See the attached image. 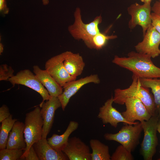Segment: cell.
Instances as JSON below:
<instances>
[{"label": "cell", "mask_w": 160, "mask_h": 160, "mask_svg": "<svg viewBox=\"0 0 160 160\" xmlns=\"http://www.w3.org/2000/svg\"><path fill=\"white\" fill-rule=\"evenodd\" d=\"M23 160H39L37 154L32 145L29 149L28 153Z\"/></svg>", "instance_id": "obj_30"}, {"label": "cell", "mask_w": 160, "mask_h": 160, "mask_svg": "<svg viewBox=\"0 0 160 160\" xmlns=\"http://www.w3.org/2000/svg\"><path fill=\"white\" fill-rule=\"evenodd\" d=\"M4 49V46L1 43L0 44V53L1 54L3 51Z\"/></svg>", "instance_id": "obj_36"}, {"label": "cell", "mask_w": 160, "mask_h": 160, "mask_svg": "<svg viewBox=\"0 0 160 160\" xmlns=\"http://www.w3.org/2000/svg\"><path fill=\"white\" fill-rule=\"evenodd\" d=\"M8 81L14 86L16 84L24 85L38 93L43 98L39 105L40 107L45 100L51 97L47 90L41 83L35 74L28 69L21 70L15 75L10 78Z\"/></svg>", "instance_id": "obj_8"}, {"label": "cell", "mask_w": 160, "mask_h": 160, "mask_svg": "<svg viewBox=\"0 0 160 160\" xmlns=\"http://www.w3.org/2000/svg\"><path fill=\"white\" fill-rule=\"evenodd\" d=\"M79 123L71 121L70 122L65 132L62 135L53 134L47 140L48 144L55 150L61 151L66 146L69 137L71 134L78 128Z\"/></svg>", "instance_id": "obj_20"}, {"label": "cell", "mask_w": 160, "mask_h": 160, "mask_svg": "<svg viewBox=\"0 0 160 160\" xmlns=\"http://www.w3.org/2000/svg\"><path fill=\"white\" fill-rule=\"evenodd\" d=\"M63 52L48 60L45 64V69L50 75L63 87L71 81L76 80L69 74L64 65Z\"/></svg>", "instance_id": "obj_9"}, {"label": "cell", "mask_w": 160, "mask_h": 160, "mask_svg": "<svg viewBox=\"0 0 160 160\" xmlns=\"http://www.w3.org/2000/svg\"><path fill=\"white\" fill-rule=\"evenodd\" d=\"M89 144L92 150L91 160H111L108 145L95 139H91Z\"/></svg>", "instance_id": "obj_22"}, {"label": "cell", "mask_w": 160, "mask_h": 160, "mask_svg": "<svg viewBox=\"0 0 160 160\" xmlns=\"http://www.w3.org/2000/svg\"><path fill=\"white\" fill-rule=\"evenodd\" d=\"M117 37L116 35H107L100 32L84 42L88 48L99 50L105 46L108 41Z\"/></svg>", "instance_id": "obj_23"}, {"label": "cell", "mask_w": 160, "mask_h": 160, "mask_svg": "<svg viewBox=\"0 0 160 160\" xmlns=\"http://www.w3.org/2000/svg\"><path fill=\"white\" fill-rule=\"evenodd\" d=\"M43 5H44L48 4L49 2V0H42Z\"/></svg>", "instance_id": "obj_35"}, {"label": "cell", "mask_w": 160, "mask_h": 160, "mask_svg": "<svg viewBox=\"0 0 160 160\" xmlns=\"http://www.w3.org/2000/svg\"><path fill=\"white\" fill-rule=\"evenodd\" d=\"M152 0H140V1L145 4H151Z\"/></svg>", "instance_id": "obj_34"}, {"label": "cell", "mask_w": 160, "mask_h": 160, "mask_svg": "<svg viewBox=\"0 0 160 160\" xmlns=\"http://www.w3.org/2000/svg\"><path fill=\"white\" fill-rule=\"evenodd\" d=\"M25 150L9 149L7 148L0 149V160H16L20 159L23 154Z\"/></svg>", "instance_id": "obj_25"}, {"label": "cell", "mask_w": 160, "mask_h": 160, "mask_svg": "<svg viewBox=\"0 0 160 160\" xmlns=\"http://www.w3.org/2000/svg\"><path fill=\"white\" fill-rule=\"evenodd\" d=\"M151 4H140L137 3L132 4L129 6L127 11L131 17L128 23L129 28L132 29L137 25L140 26L144 36L151 25Z\"/></svg>", "instance_id": "obj_7"}, {"label": "cell", "mask_w": 160, "mask_h": 160, "mask_svg": "<svg viewBox=\"0 0 160 160\" xmlns=\"http://www.w3.org/2000/svg\"><path fill=\"white\" fill-rule=\"evenodd\" d=\"M11 114L7 106L3 105L0 108V122L8 118Z\"/></svg>", "instance_id": "obj_29"}, {"label": "cell", "mask_w": 160, "mask_h": 160, "mask_svg": "<svg viewBox=\"0 0 160 160\" xmlns=\"http://www.w3.org/2000/svg\"><path fill=\"white\" fill-rule=\"evenodd\" d=\"M40 108V106H37L25 115L24 133L27 146L20 159L23 160L30 147L42 138L43 120L41 113Z\"/></svg>", "instance_id": "obj_3"}, {"label": "cell", "mask_w": 160, "mask_h": 160, "mask_svg": "<svg viewBox=\"0 0 160 160\" xmlns=\"http://www.w3.org/2000/svg\"><path fill=\"white\" fill-rule=\"evenodd\" d=\"M159 118L157 113L147 121L141 122L144 136L141 144L140 153L144 160H152L158 145L157 126Z\"/></svg>", "instance_id": "obj_5"}, {"label": "cell", "mask_w": 160, "mask_h": 160, "mask_svg": "<svg viewBox=\"0 0 160 160\" xmlns=\"http://www.w3.org/2000/svg\"><path fill=\"white\" fill-rule=\"evenodd\" d=\"M132 79V83L128 88L114 90L113 103L123 105L127 98H137L143 103L152 116L155 114L156 113L154 97L150 92L149 88L142 86L139 78L133 74Z\"/></svg>", "instance_id": "obj_2"}, {"label": "cell", "mask_w": 160, "mask_h": 160, "mask_svg": "<svg viewBox=\"0 0 160 160\" xmlns=\"http://www.w3.org/2000/svg\"><path fill=\"white\" fill-rule=\"evenodd\" d=\"M157 131L160 134V119H159L157 126Z\"/></svg>", "instance_id": "obj_33"}, {"label": "cell", "mask_w": 160, "mask_h": 160, "mask_svg": "<svg viewBox=\"0 0 160 160\" xmlns=\"http://www.w3.org/2000/svg\"><path fill=\"white\" fill-rule=\"evenodd\" d=\"M124 104L126 110L121 113L126 120L133 124L137 123L135 122L136 120L140 122L147 121L152 116L143 103L137 98H127Z\"/></svg>", "instance_id": "obj_10"}, {"label": "cell", "mask_w": 160, "mask_h": 160, "mask_svg": "<svg viewBox=\"0 0 160 160\" xmlns=\"http://www.w3.org/2000/svg\"><path fill=\"white\" fill-rule=\"evenodd\" d=\"M143 36V40L135 46L136 52L151 58L158 56L160 55V34L151 25Z\"/></svg>", "instance_id": "obj_11"}, {"label": "cell", "mask_w": 160, "mask_h": 160, "mask_svg": "<svg viewBox=\"0 0 160 160\" xmlns=\"http://www.w3.org/2000/svg\"><path fill=\"white\" fill-rule=\"evenodd\" d=\"M151 25L160 34V14L153 12L151 13Z\"/></svg>", "instance_id": "obj_28"}, {"label": "cell", "mask_w": 160, "mask_h": 160, "mask_svg": "<svg viewBox=\"0 0 160 160\" xmlns=\"http://www.w3.org/2000/svg\"><path fill=\"white\" fill-rule=\"evenodd\" d=\"M157 160H160V158H159Z\"/></svg>", "instance_id": "obj_37"}, {"label": "cell", "mask_w": 160, "mask_h": 160, "mask_svg": "<svg viewBox=\"0 0 160 160\" xmlns=\"http://www.w3.org/2000/svg\"><path fill=\"white\" fill-rule=\"evenodd\" d=\"M113 97L108 99L104 104L100 108L97 117L101 119L103 124H109L114 128H116L119 123L123 122L124 124L133 125L127 121L121 113L112 106Z\"/></svg>", "instance_id": "obj_14"}, {"label": "cell", "mask_w": 160, "mask_h": 160, "mask_svg": "<svg viewBox=\"0 0 160 160\" xmlns=\"http://www.w3.org/2000/svg\"><path fill=\"white\" fill-rule=\"evenodd\" d=\"M62 151L70 160H91L89 146L76 137L69 138Z\"/></svg>", "instance_id": "obj_13"}, {"label": "cell", "mask_w": 160, "mask_h": 160, "mask_svg": "<svg viewBox=\"0 0 160 160\" xmlns=\"http://www.w3.org/2000/svg\"><path fill=\"white\" fill-rule=\"evenodd\" d=\"M0 11L4 15L9 12V9L7 6L6 0H0Z\"/></svg>", "instance_id": "obj_31"}, {"label": "cell", "mask_w": 160, "mask_h": 160, "mask_svg": "<svg viewBox=\"0 0 160 160\" xmlns=\"http://www.w3.org/2000/svg\"><path fill=\"white\" fill-rule=\"evenodd\" d=\"M25 124L17 121L9 132L7 143L6 148L9 149L25 150L26 143L24 136Z\"/></svg>", "instance_id": "obj_18"}, {"label": "cell", "mask_w": 160, "mask_h": 160, "mask_svg": "<svg viewBox=\"0 0 160 160\" xmlns=\"http://www.w3.org/2000/svg\"><path fill=\"white\" fill-rule=\"evenodd\" d=\"M65 67L71 76L75 78L82 73L85 63L81 56L78 53L67 51L63 52Z\"/></svg>", "instance_id": "obj_19"}, {"label": "cell", "mask_w": 160, "mask_h": 160, "mask_svg": "<svg viewBox=\"0 0 160 160\" xmlns=\"http://www.w3.org/2000/svg\"><path fill=\"white\" fill-rule=\"evenodd\" d=\"M100 82V80L98 75L94 74L67 83L63 87V92L58 97L61 103L63 110H65L71 97L83 86L89 83L99 84Z\"/></svg>", "instance_id": "obj_12"}, {"label": "cell", "mask_w": 160, "mask_h": 160, "mask_svg": "<svg viewBox=\"0 0 160 160\" xmlns=\"http://www.w3.org/2000/svg\"><path fill=\"white\" fill-rule=\"evenodd\" d=\"M33 71L42 85L45 87L51 97H58L63 92V88L46 70L37 65L33 67Z\"/></svg>", "instance_id": "obj_17"}, {"label": "cell", "mask_w": 160, "mask_h": 160, "mask_svg": "<svg viewBox=\"0 0 160 160\" xmlns=\"http://www.w3.org/2000/svg\"><path fill=\"white\" fill-rule=\"evenodd\" d=\"M139 79L142 86L151 89L154 97L156 113L160 119V79Z\"/></svg>", "instance_id": "obj_21"}, {"label": "cell", "mask_w": 160, "mask_h": 160, "mask_svg": "<svg viewBox=\"0 0 160 160\" xmlns=\"http://www.w3.org/2000/svg\"><path fill=\"white\" fill-rule=\"evenodd\" d=\"M151 9L153 12L160 14V3L158 1H156L153 4Z\"/></svg>", "instance_id": "obj_32"}, {"label": "cell", "mask_w": 160, "mask_h": 160, "mask_svg": "<svg viewBox=\"0 0 160 160\" xmlns=\"http://www.w3.org/2000/svg\"><path fill=\"white\" fill-rule=\"evenodd\" d=\"M61 107L58 97H51L46 102H44L41 108V113L43 120L42 138H46L52 127L55 111Z\"/></svg>", "instance_id": "obj_15"}, {"label": "cell", "mask_w": 160, "mask_h": 160, "mask_svg": "<svg viewBox=\"0 0 160 160\" xmlns=\"http://www.w3.org/2000/svg\"><path fill=\"white\" fill-rule=\"evenodd\" d=\"M149 55L132 51L127 57L115 55L112 62L132 72L139 78H160V68L155 65Z\"/></svg>", "instance_id": "obj_1"}, {"label": "cell", "mask_w": 160, "mask_h": 160, "mask_svg": "<svg viewBox=\"0 0 160 160\" xmlns=\"http://www.w3.org/2000/svg\"><path fill=\"white\" fill-rule=\"evenodd\" d=\"M158 1H159V2L160 3V0H158Z\"/></svg>", "instance_id": "obj_38"}, {"label": "cell", "mask_w": 160, "mask_h": 160, "mask_svg": "<svg viewBox=\"0 0 160 160\" xmlns=\"http://www.w3.org/2000/svg\"><path fill=\"white\" fill-rule=\"evenodd\" d=\"M74 23L68 27V30L75 39L84 42L100 32L99 26L102 21L101 15L96 17L90 23H85L81 18V9L77 7L74 13Z\"/></svg>", "instance_id": "obj_6"}, {"label": "cell", "mask_w": 160, "mask_h": 160, "mask_svg": "<svg viewBox=\"0 0 160 160\" xmlns=\"http://www.w3.org/2000/svg\"><path fill=\"white\" fill-rule=\"evenodd\" d=\"M39 160H67L69 159L62 151H57L48 144L46 138H42L32 145Z\"/></svg>", "instance_id": "obj_16"}, {"label": "cell", "mask_w": 160, "mask_h": 160, "mask_svg": "<svg viewBox=\"0 0 160 160\" xmlns=\"http://www.w3.org/2000/svg\"><path fill=\"white\" fill-rule=\"evenodd\" d=\"M111 160H133L134 157L131 152L123 145L118 146L111 156Z\"/></svg>", "instance_id": "obj_26"}, {"label": "cell", "mask_w": 160, "mask_h": 160, "mask_svg": "<svg viewBox=\"0 0 160 160\" xmlns=\"http://www.w3.org/2000/svg\"><path fill=\"white\" fill-rule=\"evenodd\" d=\"M159 53H160V50Z\"/></svg>", "instance_id": "obj_39"}, {"label": "cell", "mask_w": 160, "mask_h": 160, "mask_svg": "<svg viewBox=\"0 0 160 160\" xmlns=\"http://www.w3.org/2000/svg\"><path fill=\"white\" fill-rule=\"evenodd\" d=\"M14 71L12 68L6 64L0 66V81H8L14 75Z\"/></svg>", "instance_id": "obj_27"}, {"label": "cell", "mask_w": 160, "mask_h": 160, "mask_svg": "<svg viewBox=\"0 0 160 160\" xmlns=\"http://www.w3.org/2000/svg\"><path fill=\"white\" fill-rule=\"evenodd\" d=\"M142 131L141 123L137 122L135 124H124L117 133H106L104 137L106 140L118 142L131 152L138 145Z\"/></svg>", "instance_id": "obj_4"}, {"label": "cell", "mask_w": 160, "mask_h": 160, "mask_svg": "<svg viewBox=\"0 0 160 160\" xmlns=\"http://www.w3.org/2000/svg\"><path fill=\"white\" fill-rule=\"evenodd\" d=\"M17 121V119H13L12 116L11 114L8 118L1 122L0 131V149L6 148L9 134L15 122Z\"/></svg>", "instance_id": "obj_24"}]
</instances>
